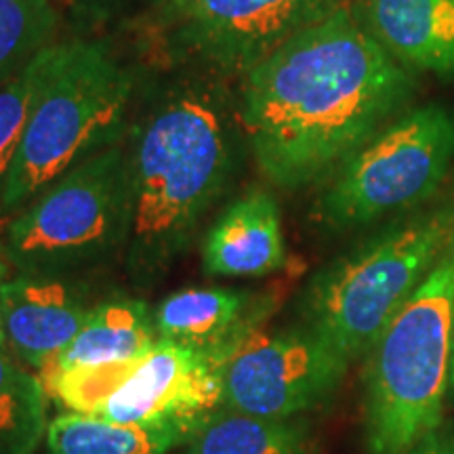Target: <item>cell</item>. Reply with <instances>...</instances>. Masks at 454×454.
Listing matches in <instances>:
<instances>
[{
  "label": "cell",
  "mask_w": 454,
  "mask_h": 454,
  "mask_svg": "<svg viewBox=\"0 0 454 454\" xmlns=\"http://www.w3.org/2000/svg\"><path fill=\"white\" fill-rule=\"evenodd\" d=\"M156 340L154 309L145 299L118 293L95 303L81 333L44 371L137 360Z\"/></svg>",
  "instance_id": "9a60e30c"
},
{
  "label": "cell",
  "mask_w": 454,
  "mask_h": 454,
  "mask_svg": "<svg viewBox=\"0 0 454 454\" xmlns=\"http://www.w3.org/2000/svg\"><path fill=\"white\" fill-rule=\"evenodd\" d=\"M349 366L308 326L259 328L221 368V408L261 419H297L326 404Z\"/></svg>",
  "instance_id": "9c48e42d"
},
{
  "label": "cell",
  "mask_w": 454,
  "mask_h": 454,
  "mask_svg": "<svg viewBox=\"0 0 454 454\" xmlns=\"http://www.w3.org/2000/svg\"><path fill=\"white\" fill-rule=\"evenodd\" d=\"M248 150L280 190L322 185L406 112L417 74L356 20L349 3L288 38L238 81Z\"/></svg>",
  "instance_id": "6da1fadb"
},
{
  "label": "cell",
  "mask_w": 454,
  "mask_h": 454,
  "mask_svg": "<svg viewBox=\"0 0 454 454\" xmlns=\"http://www.w3.org/2000/svg\"><path fill=\"white\" fill-rule=\"evenodd\" d=\"M454 162V110L411 106L333 175L309 219L343 234L434 200Z\"/></svg>",
  "instance_id": "ba28073f"
},
{
  "label": "cell",
  "mask_w": 454,
  "mask_h": 454,
  "mask_svg": "<svg viewBox=\"0 0 454 454\" xmlns=\"http://www.w3.org/2000/svg\"><path fill=\"white\" fill-rule=\"evenodd\" d=\"M185 454H320V446L299 419H261L219 408L187 442Z\"/></svg>",
  "instance_id": "e0dca14e"
},
{
  "label": "cell",
  "mask_w": 454,
  "mask_h": 454,
  "mask_svg": "<svg viewBox=\"0 0 454 454\" xmlns=\"http://www.w3.org/2000/svg\"><path fill=\"white\" fill-rule=\"evenodd\" d=\"M397 64L454 81V0H348Z\"/></svg>",
  "instance_id": "4fadbf2b"
},
{
  "label": "cell",
  "mask_w": 454,
  "mask_h": 454,
  "mask_svg": "<svg viewBox=\"0 0 454 454\" xmlns=\"http://www.w3.org/2000/svg\"><path fill=\"white\" fill-rule=\"evenodd\" d=\"M93 308L89 286L76 278L17 274L0 291V328L17 360L38 374L81 333Z\"/></svg>",
  "instance_id": "8fae6325"
},
{
  "label": "cell",
  "mask_w": 454,
  "mask_h": 454,
  "mask_svg": "<svg viewBox=\"0 0 454 454\" xmlns=\"http://www.w3.org/2000/svg\"><path fill=\"white\" fill-rule=\"evenodd\" d=\"M247 145L223 81L179 72L156 89L129 145L135 207L124 270L135 288H154L187 253Z\"/></svg>",
  "instance_id": "7a4b0ae2"
},
{
  "label": "cell",
  "mask_w": 454,
  "mask_h": 454,
  "mask_svg": "<svg viewBox=\"0 0 454 454\" xmlns=\"http://www.w3.org/2000/svg\"><path fill=\"white\" fill-rule=\"evenodd\" d=\"M202 425L116 423L104 417L61 412L49 421V454H170L185 446Z\"/></svg>",
  "instance_id": "2e32d148"
},
{
  "label": "cell",
  "mask_w": 454,
  "mask_h": 454,
  "mask_svg": "<svg viewBox=\"0 0 454 454\" xmlns=\"http://www.w3.org/2000/svg\"><path fill=\"white\" fill-rule=\"evenodd\" d=\"M137 360L82 368H49L38 374L47 395L66 412L98 417L107 400L127 383L137 368Z\"/></svg>",
  "instance_id": "ffe728a7"
},
{
  "label": "cell",
  "mask_w": 454,
  "mask_h": 454,
  "mask_svg": "<svg viewBox=\"0 0 454 454\" xmlns=\"http://www.w3.org/2000/svg\"><path fill=\"white\" fill-rule=\"evenodd\" d=\"M334 3H348V0H334Z\"/></svg>",
  "instance_id": "484cf974"
},
{
  "label": "cell",
  "mask_w": 454,
  "mask_h": 454,
  "mask_svg": "<svg viewBox=\"0 0 454 454\" xmlns=\"http://www.w3.org/2000/svg\"><path fill=\"white\" fill-rule=\"evenodd\" d=\"M55 0H0V89L55 43Z\"/></svg>",
  "instance_id": "d6986e66"
},
{
  "label": "cell",
  "mask_w": 454,
  "mask_h": 454,
  "mask_svg": "<svg viewBox=\"0 0 454 454\" xmlns=\"http://www.w3.org/2000/svg\"><path fill=\"white\" fill-rule=\"evenodd\" d=\"M49 47L43 51L24 72L0 89V217H3V196L11 168L24 141L27 121L41 93L44 70H47Z\"/></svg>",
  "instance_id": "44dd1931"
},
{
  "label": "cell",
  "mask_w": 454,
  "mask_h": 454,
  "mask_svg": "<svg viewBox=\"0 0 454 454\" xmlns=\"http://www.w3.org/2000/svg\"><path fill=\"white\" fill-rule=\"evenodd\" d=\"M221 408V372L196 349L158 339L98 417L116 423H196Z\"/></svg>",
  "instance_id": "30bf717a"
},
{
  "label": "cell",
  "mask_w": 454,
  "mask_h": 454,
  "mask_svg": "<svg viewBox=\"0 0 454 454\" xmlns=\"http://www.w3.org/2000/svg\"><path fill=\"white\" fill-rule=\"evenodd\" d=\"M150 3L152 0H64L67 17L81 36H93L110 26H121Z\"/></svg>",
  "instance_id": "7402d4cb"
},
{
  "label": "cell",
  "mask_w": 454,
  "mask_h": 454,
  "mask_svg": "<svg viewBox=\"0 0 454 454\" xmlns=\"http://www.w3.org/2000/svg\"><path fill=\"white\" fill-rule=\"evenodd\" d=\"M448 400H454V331H452V357H450V391H448Z\"/></svg>",
  "instance_id": "d4e9b609"
},
{
  "label": "cell",
  "mask_w": 454,
  "mask_h": 454,
  "mask_svg": "<svg viewBox=\"0 0 454 454\" xmlns=\"http://www.w3.org/2000/svg\"><path fill=\"white\" fill-rule=\"evenodd\" d=\"M9 280V261L4 257L3 247H0V291H3V284Z\"/></svg>",
  "instance_id": "cb8c5ba5"
},
{
  "label": "cell",
  "mask_w": 454,
  "mask_h": 454,
  "mask_svg": "<svg viewBox=\"0 0 454 454\" xmlns=\"http://www.w3.org/2000/svg\"><path fill=\"white\" fill-rule=\"evenodd\" d=\"M276 297L242 288H184L154 309L158 339L196 349L221 372L240 345L274 314Z\"/></svg>",
  "instance_id": "7c38bea8"
},
{
  "label": "cell",
  "mask_w": 454,
  "mask_h": 454,
  "mask_svg": "<svg viewBox=\"0 0 454 454\" xmlns=\"http://www.w3.org/2000/svg\"><path fill=\"white\" fill-rule=\"evenodd\" d=\"M133 207V162L118 144L76 164L17 211L0 247L17 274L72 276L127 251Z\"/></svg>",
  "instance_id": "52a82bcc"
},
{
  "label": "cell",
  "mask_w": 454,
  "mask_h": 454,
  "mask_svg": "<svg viewBox=\"0 0 454 454\" xmlns=\"http://www.w3.org/2000/svg\"><path fill=\"white\" fill-rule=\"evenodd\" d=\"M47 389L9 349L0 328V454H34L47 435Z\"/></svg>",
  "instance_id": "ac0fdd59"
},
{
  "label": "cell",
  "mask_w": 454,
  "mask_h": 454,
  "mask_svg": "<svg viewBox=\"0 0 454 454\" xmlns=\"http://www.w3.org/2000/svg\"><path fill=\"white\" fill-rule=\"evenodd\" d=\"M334 0H152L118 27L141 67L240 81L288 38L331 13Z\"/></svg>",
  "instance_id": "8992f818"
},
{
  "label": "cell",
  "mask_w": 454,
  "mask_h": 454,
  "mask_svg": "<svg viewBox=\"0 0 454 454\" xmlns=\"http://www.w3.org/2000/svg\"><path fill=\"white\" fill-rule=\"evenodd\" d=\"M408 454H454V427H440L419 442Z\"/></svg>",
  "instance_id": "603a6c76"
},
{
  "label": "cell",
  "mask_w": 454,
  "mask_h": 454,
  "mask_svg": "<svg viewBox=\"0 0 454 454\" xmlns=\"http://www.w3.org/2000/svg\"><path fill=\"white\" fill-rule=\"evenodd\" d=\"M284 263L280 208L263 187H253L227 204L204 234L202 270L211 278H261Z\"/></svg>",
  "instance_id": "5bb4252c"
},
{
  "label": "cell",
  "mask_w": 454,
  "mask_h": 454,
  "mask_svg": "<svg viewBox=\"0 0 454 454\" xmlns=\"http://www.w3.org/2000/svg\"><path fill=\"white\" fill-rule=\"evenodd\" d=\"M454 331V247L368 351V454H408L444 419Z\"/></svg>",
  "instance_id": "5b68a950"
},
{
  "label": "cell",
  "mask_w": 454,
  "mask_h": 454,
  "mask_svg": "<svg viewBox=\"0 0 454 454\" xmlns=\"http://www.w3.org/2000/svg\"><path fill=\"white\" fill-rule=\"evenodd\" d=\"M452 247L454 194L394 217L311 278L301 325L345 360H360Z\"/></svg>",
  "instance_id": "277c9868"
},
{
  "label": "cell",
  "mask_w": 454,
  "mask_h": 454,
  "mask_svg": "<svg viewBox=\"0 0 454 454\" xmlns=\"http://www.w3.org/2000/svg\"><path fill=\"white\" fill-rule=\"evenodd\" d=\"M139 78V67L106 36L51 44L41 93L4 187V215L21 211L76 164L121 144Z\"/></svg>",
  "instance_id": "3957f363"
}]
</instances>
